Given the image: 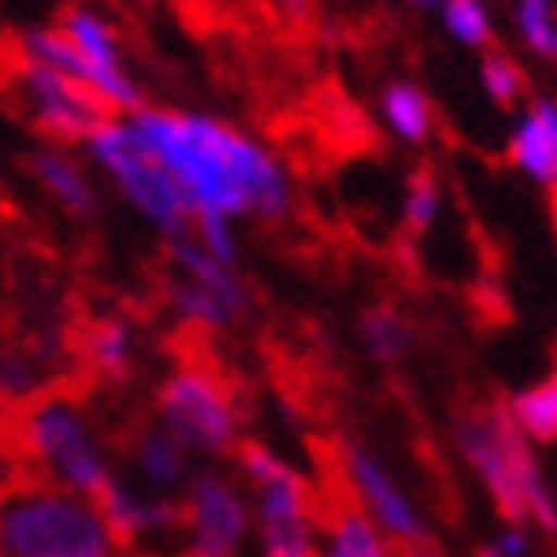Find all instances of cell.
<instances>
[{"label":"cell","instance_id":"cell-1","mask_svg":"<svg viewBox=\"0 0 557 557\" xmlns=\"http://www.w3.org/2000/svg\"><path fill=\"white\" fill-rule=\"evenodd\" d=\"M128 128L172 172L196 215L278 220L290 208V184L263 144L220 120L172 108H136Z\"/></svg>","mask_w":557,"mask_h":557},{"label":"cell","instance_id":"cell-2","mask_svg":"<svg viewBox=\"0 0 557 557\" xmlns=\"http://www.w3.org/2000/svg\"><path fill=\"white\" fill-rule=\"evenodd\" d=\"M454 442L506 522L534 518L546 534H557V502L530 454V438L513 426L510 407L462 410L454 418Z\"/></svg>","mask_w":557,"mask_h":557},{"label":"cell","instance_id":"cell-3","mask_svg":"<svg viewBox=\"0 0 557 557\" xmlns=\"http://www.w3.org/2000/svg\"><path fill=\"white\" fill-rule=\"evenodd\" d=\"M0 549L9 557H116L120 546L92 498L52 482L0 494Z\"/></svg>","mask_w":557,"mask_h":557},{"label":"cell","instance_id":"cell-4","mask_svg":"<svg viewBox=\"0 0 557 557\" xmlns=\"http://www.w3.org/2000/svg\"><path fill=\"white\" fill-rule=\"evenodd\" d=\"M16 438L28 462L40 470V482L96 502V494L116 478L84 410L69 395L28 398L16 422Z\"/></svg>","mask_w":557,"mask_h":557},{"label":"cell","instance_id":"cell-5","mask_svg":"<svg viewBox=\"0 0 557 557\" xmlns=\"http://www.w3.org/2000/svg\"><path fill=\"white\" fill-rule=\"evenodd\" d=\"M84 144H88V156L104 168L108 180L120 187V196L128 199L144 220L156 223L168 239L191 232L196 211L187 203L184 187L175 184L172 172L139 144L128 120H108L104 128H96Z\"/></svg>","mask_w":557,"mask_h":557},{"label":"cell","instance_id":"cell-6","mask_svg":"<svg viewBox=\"0 0 557 557\" xmlns=\"http://www.w3.org/2000/svg\"><path fill=\"white\" fill-rule=\"evenodd\" d=\"M156 418L184 450L227 454L239 438L232 391L203 367H180L156 395Z\"/></svg>","mask_w":557,"mask_h":557},{"label":"cell","instance_id":"cell-7","mask_svg":"<svg viewBox=\"0 0 557 557\" xmlns=\"http://www.w3.org/2000/svg\"><path fill=\"white\" fill-rule=\"evenodd\" d=\"M12 96L21 100L24 116L36 132L52 144H84L96 128H104L112 108L84 84L69 81L64 72L36 64L28 57L12 60Z\"/></svg>","mask_w":557,"mask_h":557},{"label":"cell","instance_id":"cell-8","mask_svg":"<svg viewBox=\"0 0 557 557\" xmlns=\"http://www.w3.org/2000/svg\"><path fill=\"white\" fill-rule=\"evenodd\" d=\"M191 557H235L247 537L244 494L220 474H199L187 482V498L180 502Z\"/></svg>","mask_w":557,"mask_h":557},{"label":"cell","instance_id":"cell-9","mask_svg":"<svg viewBox=\"0 0 557 557\" xmlns=\"http://www.w3.org/2000/svg\"><path fill=\"white\" fill-rule=\"evenodd\" d=\"M259 534H263V557H323L314 546V498L290 466L275 478L259 482Z\"/></svg>","mask_w":557,"mask_h":557},{"label":"cell","instance_id":"cell-10","mask_svg":"<svg viewBox=\"0 0 557 557\" xmlns=\"http://www.w3.org/2000/svg\"><path fill=\"white\" fill-rule=\"evenodd\" d=\"M343 470H347V482L359 498L362 513L371 518L383 534H391L398 546H414L426 537V525H422V513L407 498V490L398 486L391 470H386L371 450H362L355 442L343 446Z\"/></svg>","mask_w":557,"mask_h":557},{"label":"cell","instance_id":"cell-11","mask_svg":"<svg viewBox=\"0 0 557 557\" xmlns=\"http://www.w3.org/2000/svg\"><path fill=\"white\" fill-rule=\"evenodd\" d=\"M21 57L36 60V64H48V69L64 72L69 81L84 84L88 92H96L112 108V116L116 112H136L139 104V88L124 69H100L92 60H84L76 48L57 33V28H33V33L21 36Z\"/></svg>","mask_w":557,"mask_h":557},{"label":"cell","instance_id":"cell-12","mask_svg":"<svg viewBox=\"0 0 557 557\" xmlns=\"http://www.w3.org/2000/svg\"><path fill=\"white\" fill-rule=\"evenodd\" d=\"M96 506L104 513L108 530L116 537V546H136L144 537L168 534V530H184V510L180 502L163 498V494H148V490L132 486L124 478H112L100 494Z\"/></svg>","mask_w":557,"mask_h":557},{"label":"cell","instance_id":"cell-13","mask_svg":"<svg viewBox=\"0 0 557 557\" xmlns=\"http://www.w3.org/2000/svg\"><path fill=\"white\" fill-rule=\"evenodd\" d=\"M28 172H33L36 184L45 187V196L57 199L64 211H72V215H92L96 211V191L88 184V175L60 148L28 151Z\"/></svg>","mask_w":557,"mask_h":557},{"label":"cell","instance_id":"cell-14","mask_svg":"<svg viewBox=\"0 0 557 557\" xmlns=\"http://www.w3.org/2000/svg\"><path fill=\"white\" fill-rule=\"evenodd\" d=\"M172 259L180 263V275L196 278L199 287L215 290V295L244 319L247 302L251 299H247V290H244V283H239V275H235V268H227V263H220V259H211L191 235H172Z\"/></svg>","mask_w":557,"mask_h":557},{"label":"cell","instance_id":"cell-15","mask_svg":"<svg viewBox=\"0 0 557 557\" xmlns=\"http://www.w3.org/2000/svg\"><path fill=\"white\" fill-rule=\"evenodd\" d=\"M132 462L151 490H175L187 478V450L163 426H144L132 442Z\"/></svg>","mask_w":557,"mask_h":557},{"label":"cell","instance_id":"cell-16","mask_svg":"<svg viewBox=\"0 0 557 557\" xmlns=\"http://www.w3.org/2000/svg\"><path fill=\"white\" fill-rule=\"evenodd\" d=\"M57 33L64 36L84 60H92V64H100V69H124L116 33L108 28V21L100 16V12L84 9V4H72V9L60 12Z\"/></svg>","mask_w":557,"mask_h":557},{"label":"cell","instance_id":"cell-17","mask_svg":"<svg viewBox=\"0 0 557 557\" xmlns=\"http://www.w3.org/2000/svg\"><path fill=\"white\" fill-rule=\"evenodd\" d=\"M323 557H391V546L362 506H338L326 525Z\"/></svg>","mask_w":557,"mask_h":557},{"label":"cell","instance_id":"cell-18","mask_svg":"<svg viewBox=\"0 0 557 557\" xmlns=\"http://www.w3.org/2000/svg\"><path fill=\"white\" fill-rule=\"evenodd\" d=\"M510 156L525 175H534L542 184H554V136H549V120L537 100L522 116L518 132H513Z\"/></svg>","mask_w":557,"mask_h":557},{"label":"cell","instance_id":"cell-19","mask_svg":"<svg viewBox=\"0 0 557 557\" xmlns=\"http://www.w3.org/2000/svg\"><path fill=\"white\" fill-rule=\"evenodd\" d=\"M513 426L534 442H557V371L510 403Z\"/></svg>","mask_w":557,"mask_h":557},{"label":"cell","instance_id":"cell-20","mask_svg":"<svg viewBox=\"0 0 557 557\" xmlns=\"http://www.w3.org/2000/svg\"><path fill=\"white\" fill-rule=\"evenodd\" d=\"M383 116H386V124L395 128V136L407 139V144H422V139L430 136V124H434L430 100L414 84H391V88H386Z\"/></svg>","mask_w":557,"mask_h":557},{"label":"cell","instance_id":"cell-21","mask_svg":"<svg viewBox=\"0 0 557 557\" xmlns=\"http://www.w3.org/2000/svg\"><path fill=\"white\" fill-rule=\"evenodd\" d=\"M168 299H172V307L180 314H187L191 323H203V326H232L239 323V314L227 307V302L215 295V290L199 287L196 278L187 275H175L172 283H168Z\"/></svg>","mask_w":557,"mask_h":557},{"label":"cell","instance_id":"cell-22","mask_svg":"<svg viewBox=\"0 0 557 557\" xmlns=\"http://www.w3.org/2000/svg\"><path fill=\"white\" fill-rule=\"evenodd\" d=\"M84 350H88V362H92L100 374H112V379L128 374V367H132L128 323H120V319H104V323H96L92 331H88Z\"/></svg>","mask_w":557,"mask_h":557},{"label":"cell","instance_id":"cell-23","mask_svg":"<svg viewBox=\"0 0 557 557\" xmlns=\"http://www.w3.org/2000/svg\"><path fill=\"white\" fill-rule=\"evenodd\" d=\"M359 331H362V347L371 350L379 362H395L410 347L407 319L398 311H391V307H371V311L362 314Z\"/></svg>","mask_w":557,"mask_h":557},{"label":"cell","instance_id":"cell-24","mask_svg":"<svg viewBox=\"0 0 557 557\" xmlns=\"http://www.w3.org/2000/svg\"><path fill=\"white\" fill-rule=\"evenodd\" d=\"M442 21L446 33L466 48H486L494 40V24L482 0H442Z\"/></svg>","mask_w":557,"mask_h":557},{"label":"cell","instance_id":"cell-25","mask_svg":"<svg viewBox=\"0 0 557 557\" xmlns=\"http://www.w3.org/2000/svg\"><path fill=\"white\" fill-rule=\"evenodd\" d=\"M518 28L537 57L557 60V9L554 0H518Z\"/></svg>","mask_w":557,"mask_h":557},{"label":"cell","instance_id":"cell-26","mask_svg":"<svg viewBox=\"0 0 557 557\" xmlns=\"http://www.w3.org/2000/svg\"><path fill=\"white\" fill-rule=\"evenodd\" d=\"M442 208V187L438 175L430 168H414L407 180V208H403V220H407L410 232H426L430 223L438 220Z\"/></svg>","mask_w":557,"mask_h":557},{"label":"cell","instance_id":"cell-27","mask_svg":"<svg viewBox=\"0 0 557 557\" xmlns=\"http://www.w3.org/2000/svg\"><path fill=\"white\" fill-rule=\"evenodd\" d=\"M482 84H486L490 100L502 108H513L525 96L522 64L513 57H506V52H490V57L482 60Z\"/></svg>","mask_w":557,"mask_h":557},{"label":"cell","instance_id":"cell-28","mask_svg":"<svg viewBox=\"0 0 557 557\" xmlns=\"http://www.w3.org/2000/svg\"><path fill=\"white\" fill-rule=\"evenodd\" d=\"M36 398V367L28 355L0 347V403H28Z\"/></svg>","mask_w":557,"mask_h":557},{"label":"cell","instance_id":"cell-29","mask_svg":"<svg viewBox=\"0 0 557 557\" xmlns=\"http://www.w3.org/2000/svg\"><path fill=\"white\" fill-rule=\"evenodd\" d=\"M187 235H191L211 259H220V263L235 268V235H232V223L223 220V215H196Z\"/></svg>","mask_w":557,"mask_h":557},{"label":"cell","instance_id":"cell-30","mask_svg":"<svg viewBox=\"0 0 557 557\" xmlns=\"http://www.w3.org/2000/svg\"><path fill=\"white\" fill-rule=\"evenodd\" d=\"M494 554L498 557H525L530 554V537L522 534V525H510V530H502L498 542H494Z\"/></svg>","mask_w":557,"mask_h":557},{"label":"cell","instance_id":"cell-31","mask_svg":"<svg viewBox=\"0 0 557 557\" xmlns=\"http://www.w3.org/2000/svg\"><path fill=\"white\" fill-rule=\"evenodd\" d=\"M403 557H442L438 549H430L426 542H414V546H403Z\"/></svg>","mask_w":557,"mask_h":557},{"label":"cell","instance_id":"cell-32","mask_svg":"<svg viewBox=\"0 0 557 557\" xmlns=\"http://www.w3.org/2000/svg\"><path fill=\"white\" fill-rule=\"evenodd\" d=\"M410 4H422V9H438L442 0H410Z\"/></svg>","mask_w":557,"mask_h":557},{"label":"cell","instance_id":"cell-33","mask_svg":"<svg viewBox=\"0 0 557 557\" xmlns=\"http://www.w3.org/2000/svg\"><path fill=\"white\" fill-rule=\"evenodd\" d=\"M0 557H9V554H4V549H0Z\"/></svg>","mask_w":557,"mask_h":557},{"label":"cell","instance_id":"cell-34","mask_svg":"<svg viewBox=\"0 0 557 557\" xmlns=\"http://www.w3.org/2000/svg\"><path fill=\"white\" fill-rule=\"evenodd\" d=\"M554 203H557V196H554Z\"/></svg>","mask_w":557,"mask_h":557}]
</instances>
